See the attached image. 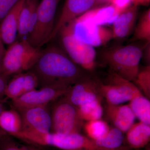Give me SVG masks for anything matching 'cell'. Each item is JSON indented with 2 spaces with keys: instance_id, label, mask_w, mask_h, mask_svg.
<instances>
[{
  "instance_id": "6da1fadb",
  "label": "cell",
  "mask_w": 150,
  "mask_h": 150,
  "mask_svg": "<svg viewBox=\"0 0 150 150\" xmlns=\"http://www.w3.org/2000/svg\"><path fill=\"white\" fill-rule=\"evenodd\" d=\"M83 69L63 50L49 45L41 50L39 57L29 71L38 78V86H72L86 76Z\"/></svg>"
},
{
  "instance_id": "7a4b0ae2",
  "label": "cell",
  "mask_w": 150,
  "mask_h": 150,
  "mask_svg": "<svg viewBox=\"0 0 150 150\" xmlns=\"http://www.w3.org/2000/svg\"><path fill=\"white\" fill-rule=\"evenodd\" d=\"M147 43L108 48L103 51L101 57L113 72L127 80L134 81L139 71V64Z\"/></svg>"
},
{
  "instance_id": "3957f363",
  "label": "cell",
  "mask_w": 150,
  "mask_h": 150,
  "mask_svg": "<svg viewBox=\"0 0 150 150\" xmlns=\"http://www.w3.org/2000/svg\"><path fill=\"white\" fill-rule=\"evenodd\" d=\"M26 39L11 44L3 56L0 65V74L13 76L29 71L35 64L41 52Z\"/></svg>"
},
{
  "instance_id": "277c9868",
  "label": "cell",
  "mask_w": 150,
  "mask_h": 150,
  "mask_svg": "<svg viewBox=\"0 0 150 150\" xmlns=\"http://www.w3.org/2000/svg\"><path fill=\"white\" fill-rule=\"evenodd\" d=\"M51 112V132L67 134L80 133L83 121L78 112V107L63 96L57 99Z\"/></svg>"
},
{
  "instance_id": "5b68a950",
  "label": "cell",
  "mask_w": 150,
  "mask_h": 150,
  "mask_svg": "<svg viewBox=\"0 0 150 150\" xmlns=\"http://www.w3.org/2000/svg\"><path fill=\"white\" fill-rule=\"evenodd\" d=\"M58 35L62 49L73 62L84 70L94 69L96 52L94 47L76 38L69 24L60 29Z\"/></svg>"
},
{
  "instance_id": "8992f818",
  "label": "cell",
  "mask_w": 150,
  "mask_h": 150,
  "mask_svg": "<svg viewBox=\"0 0 150 150\" xmlns=\"http://www.w3.org/2000/svg\"><path fill=\"white\" fill-rule=\"evenodd\" d=\"M60 0H42L38 4L37 17L33 31L27 40L33 47L40 48L51 41L55 23V16Z\"/></svg>"
},
{
  "instance_id": "52a82bcc",
  "label": "cell",
  "mask_w": 150,
  "mask_h": 150,
  "mask_svg": "<svg viewBox=\"0 0 150 150\" xmlns=\"http://www.w3.org/2000/svg\"><path fill=\"white\" fill-rule=\"evenodd\" d=\"M100 90L108 104L114 105L130 101L142 95L139 88L131 81L114 72L109 76L108 83L100 84Z\"/></svg>"
},
{
  "instance_id": "ba28073f",
  "label": "cell",
  "mask_w": 150,
  "mask_h": 150,
  "mask_svg": "<svg viewBox=\"0 0 150 150\" xmlns=\"http://www.w3.org/2000/svg\"><path fill=\"white\" fill-rule=\"evenodd\" d=\"M71 86H48L40 89L33 90L23 95L12 100L17 110H21L48 105L64 95Z\"/></svg>"
},
{
  "instance_id": "9c48e42d",
  "label": "cell",
  "mask_w": 150,
  "mask_h": 150,
  "mask_svg": "<svg viewBox=\"0 0 150 150\" xmlns=\"http://www.w3.org/2000/svg\"><path fill=\"white\" fill-rule=\"evenodd\" d=\"M73 34L79 40L95 47L108 43L112 39V29L76 18L69 23Z\"/></svg>"
},
{
  "instance_id": "30bf717a",
  "label": "cell",
  "mask_w": 150,
  "mask_h": 150,
  "mask_svg": "<svg viewBox=\"0 0 150 150\" xmlns=\"http://www.w3.org/2000/svg\"><path fill=\"white\" fill-rule=\"evenodd\" d=\"M43 146H52L64 150H113L98 146L93 140L80 133L67 134L50 132L45 134Z\"/></svg>"
},
{
  "instance_id": "8fae6325",
  "label": "cell",
  "mask_w": 150,
  "mask_h": 150,
  "mask_svg": "<svg viewBox=\"0 0 150 150\" xmlns=\"http://www.w3.org/2000/svg\"><path fill=\"white\" fill-rule=\"evenodd\" d=\"M48 105L18 110L21 116V130L43 134L51 132V112Z\"/></svg>"
},
{
  "instance_id": "7c38bea8",
  "label": "cell",
  "mask_w": 150,
  "mask_h": 150,
  "mask_svg": "<svg viewBox=\"0 0 150 150\" xmlns=\"http://www.w3.org/2000/svg\"><path fill=\"white\" fill-rule=\"evenodd\" d=\"M100 84L86 76L72 86L64 96L77 107L97 100H100L102 96Z\"/></svg>"
},
{
  "instance_id": "4fadbf2b",
  "label": "cell",
  "mask_w": 150,
  "mask_h": 150,
  "mask_svg": "<svg viewBox=\"0 0 150 150\" xmlns=\"http://www.w3.org/2000/svg\"><path fill=\"white\" fill-rule=\"evenodd\" d=\"M99 5L98 0H66L59 19L55 25L51 40L56 38L62 28Z\"/></svg>"
},
{
  "instance_id": "5bb4252c",
  "label": "cell",
  "mask_w": 150,
  "mask_h": 150,
  "mask_svg": "<svg viewBox=\"0 0 150 150\" xmlns=\"http://www.w3.org/2000/svg\"><path fill=\"white\" fill-rule=\"evenodd\" d=\"M38 86V78L31 71L13 75L10 79L5 91L7 98L12 100L34 90Z\"/></svg>"
},
{
  "instance_id": "9a60e30c",
  "label": "cell",
  "mask_w": 150,
  "mask_h": 150,
  "mask_svg": "<svg viewBox=\"0 0 150 150\" xmlns=\"http://www.w3.org/2000/svg\"><path fill=\"white\" fill-rule=\"evenodd\" d=\"M38 4V0L25 1L19 16L16 41L27 40L33 31L36 21Z\"/></svg>"
},
{
  "instance_id": "2e32d148",
  "label": "cell",
  "mask_w": 150,
  "mask_h": 150,
  "mask_svg": "<svg viewBox=\"0 0 150 150\" xmlns=\"http://www.w3.org/2000/svg\"><path fill=\"white\" fill-rule=\"evenodd\" d=\"M25 0H19L4 18L0 24V37L10 46L16 40L20 13Z\"/></svg>"
},
{
  "instance_id": "e0dca14e",
  "label": "cell",
  "mask_w": 150,
  "mask_h": 150,
  "mask_svg": "<svg viewBox=\"0 0 150 150\" xmlns=\"http://www.w3.org/2000/svg\"><path fill=\"white\" fill-rule=\"evenodd\" d=\"M138 6L133 5L121 13L112 23V39L122 40L128 37L135 28Z\"/></svg>"
},
{
  "instance_id": "ac0fdd59",
  "label": "cell",
  "mask_w": 150,
  "mask_h": 150,
  "mask_svg": "<svg viewBox=\"0 0 150 150\" xmlns=\"http://www.w3.org/2000/svg\"><path fill=\"white\" fill-rule=\"evenodd\" d=\"M106 114L115 128L120 129L123 133L128 131L134 124L136 118L129 105L108 104Z\"/></svg>"
},
{
  "instance_id": "d6986e66",
  "label": "cell",
  "mask_w": 150,
  "mask_h": 150,
  "mask_svg": "<svg viewBox=\"0 0 150 150\" xmlns=\"http://www.w3.org/2000/svg\"><path fill=\"white\" fill-rule=\"evenodd\" d=\"M120 13L112 5H105L88 11L78 18L100 25L113 23Z\"/></svg>"
},
{
  "instance_id": "ffe728a7",
  "label": "cell",
  "mask_w": 150,
  "mask_h": 150,
  "mask_svg": "<svg viewBox=\"0 0 150 150\" xmlns=\"http://www.w3.org/2000/svg\"><path fill=\"white\" fill-rule=\"evenodd\" d=\"M126 133L127 142L131 148H143L149 142L150 125L142 122L134 123Z\"/></svg>"
},
{
  "instance_id": "44dd1931",
  "label": "cell",
  "mask_w": 150,
  "mask_h": 150,
  "mask_svg": "<svg viewBox=\"0 0 150 150\" xmlns=\"http://www.w3.org/2000/svg\"><path fill=\"white\" fill-rule=\"evenodd\" d=\"M22 120L17 110L5 109L0 114V129L11 135L21 130Z\"/></svg>"
},
{
  "instance_id": "7402d4cb",
  "label": "cell",
  "mask_w": 150,
  "mask_h": 150,
  "mask_svg": "<svg viewBox=\"0 0 150 150\" xmlns=\"http://www.w3.org/2000/svg\"><path fill=\"white\" fill-rule=\"evenodd\" d=\"M129 104L135 117L140 122L150 125V102L149 99L143 95L130 100Z\"/></svg>"
},
{
  "instance_id": "603a6c76",
  "label": "cell",
  "mask_w": 150,
  "mask_h": 150,
  "mask_svg": "<svg viewBox=\"0 0 150 150\" xmlns=\"http://www.w3.org/2000/svg\"><path fill=\"white\" fill-rule=\"evenodd\" d=\"M130 41L150 42V10L146 11L140 18L134 28Z\"/></svg>"
},
{
  "instance_id": "cb8c5ba5",
  "label": "cell",
  "mask_w": 150,
  "mask_h": 150,
  "mask_svg": "<svg viewBox=\"0 0 150 150\" xmlns=\"http://www.w3.org/2000/svg\"><path fill=\"white\" fill-rule=\"evenodd\" d=\"M123 132L117 128L109 129L107 134L98 139L94 141L98 146L108 149L117 150L123 143Z\"/></svg>"
},
{
  "instance_id": "d4e9b609",
  "label": "cell",
  "mask_w": 150,
  "mask_h": 150,
  "mask_svg": "<svg viewBox=\"0 0 150 150\" xmlns=\"http://www.w3.org/2000/svg\"><path fill=\"white\" fill-rule=\"evenodd\" d=\"M78 112L83 121H94L101 119L103 109L100 100H94L78 107Z\"/></svg>"
},
{
  "instance_id": "484cf974",
  "label": "cell",
  "mask_w": 150,
  "mask_h": 150,
  "mask_svg": "<svg viewBox=\"0 0 150 150\" xmlns=\"http://www.w3.org/2000/svg\"><path fill=\"white\" fill-rule=\"evenodd\" d=\"M83 127L89 138L93 141L104 137L110 129L108 123L101 119L88 121Z\"/></svg>"
},
{
  "instance_id": "4316f807",
  "label": "cell",
  "mask_w": 150,
  "mask_h": 150,
  "mask_svg": "<svg viewBox=\"0 0 150 150\" xmlns=\"http://www.w3.org/2000/svg\"><path fill=\"white\" fill-rule=\"evenodd\" d=\"M0 150H43L31 145H23L15 141L12 136L6 134L0 138Z\"/></svg>"
},
{
  "instance_id": "83f0119b",
  "label": "cell",
  "mask_w": 150,
  "mask_h": 150,
  "mask_svg": "<svg viewBox=\"0 0 150 150\" xmlns=\"http://www.w3.org/2000/svg\"><path fill=\"white\" fill-rule=\"evenodd\" d=\"M146 95L150 99V66L147 65L141 71H139L136 79L134 81Z\"/></svg>"
},
{
  "instance_id": "f1b7e54d",
  "label": "cell",
  "mask_w": 150,
  "mask_h": 150,
  "mask_svg": "<svg viewBox=\"0 0 150 150\" xmlns=\"http://www.w3.org/2000/svg\"><path fill=\"white\" fill-rule=\"evenodd\" d=\"M19 0H0V24L4 18Z\"/></svg>"
},
{
  "instance_id": "f546056e",
  "label": "cell",
  "mask_w": 150,
  "mask_h": 150,
  "mask_svg": "<svg viewBox=\"0 0 150 150\" xmlns=\"http://www.w3.org/2000/svg\"><path fill=\"white\" fill-rule=\"evenodd\" d=\"M131 3V0H110V4L112 5L120 13L129 8Z\"/></svg>"
},
{
  "instance_id": "4dcf8cb0",
  "label": "cell",
  "mask_w": 150,
  "mask_h": 150,
  "mask_svg": "<svg viewBox=\"0 0 150 150\" xmlns=\"http://www.w3.org/2000/svg\"><path fill=\"white\" fill-rule=\"evenodd\" d=\"M11 76L0 74V103H4L7 99L5 95V91Z\"/></svg>"
},
{
  "instance_id": "1f68e13d",
  "label": "cell",
  "mask_w": 150,
  "mask_h": 150,
  "mask_svg": "<svg viewBox=\"0 0 150 150\" xmlns=\"http://www.w3.org/2000/svg\"><path fill=\"white\" fill-rule=\"evenodd\" d=\"M142 58H144L145 62L150 64V42L146 43L144 48L143 49Z\"/></svg>"
},
{
  "instance_id": "d6a6232c",
  "label": "cell",
  "mask_w": 150,
  "mask_h": 150,
  "mask_svg": "<svg viewBox=\"0 0 150 150\" xmlns=\"http://www.w3.org/2000/svg\"><path fill=\"white\" fill-rule=\"evenodd\" d=\"M132 3L135 5L139 6L140 5H146L149 4L150 0H131Z\"/></svg>"
},
{
  "instance_id": "836d02e7",
  "label": "cell",
  "mask_w": 150,
  "mask_h": 150,
  "mask_svg": "<svg viewBox=\"0 0 150 150\" xmlns=\"http://www.w3.org/2000/svg\"><path fill=\"white\" fill-rule=\"evenodd\" d=\"M6 49L4 46V43L0 37V56H4L6 51Z\"/></svg>"
},
{
  "instance_id": "e575fe53",
  "label": "cell",
  "mask_w": 150,
  "mask_h": 150,
  "mask_svg": "<svg viewBox=\"0 0 150 150\" xmlns=\"http://www.w3.org/2000/svg\"><path fill=\"white\" fill-rule=\"evenodd\" d=\"M4 103H0V114H1V112H2L3 110L5 109V106Z\"/></svg>"
},
{
  "instance_id": "d590c367",
  "label": "cell",
  "mask_w": 150,
  "mask_h": 150,
  "mask_svg": "<svg viewBox=\"0 0 150 150\" xmlns=\"http://www.w3.org/2000/svg\"><path fill=\"white\" fill-rule=\"evenodd\" d=\"M6 134H7V133H6V132H5L4 131H3L2 129H0V138Z\"/></svg>"
},
{
  "instance_id": "8d00e7d4",
  "label": "cell",
  "mask_w": 150,
  "mask_h": 150,
  "mask_svg": "<svg viewBox=\"0 0 150 150\" xmlns=\"http://www.w3.org/2000/svg\"><path fill=\"white\" fill-rule=\"evenodd\" d=\"M4 56H0V65H1V62L2 60L3 57Z\"/></svg>"
}]
</instances>
